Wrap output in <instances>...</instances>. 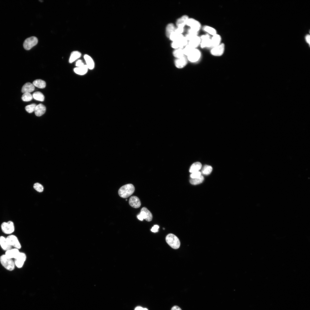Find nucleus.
Returning a JSON list of instances; mask_svg holds the SVG:
<instances>
[{"label": "nucleus", "instance_id": "43", "mask_svg": "<svg viewBox=\"0 0 310 310\" xmlns=\"http://www.w3.org/2000/svg\"><path fill=\"white\" fill-rule=\"evenodd\" d=\"M159 228V226L157 225H155L152 227L151 230L153 232H156L158 231V229Z\"/></svg>", "mask_w": 310, "mask_h": 310}, {"label": "nucleus", "instance_id": "16", "mask_svg": "<svg viewBox=\"0 0 310 310\" xmlns=\"http://www.w3.org/2000/svg\"><path fill=\"white\" fill-rule=\"evenodd\" d=\"M20 252L18 249L16 248L10 249L7 251L5 255L9 258L15 259L18 255Z\"/></svg>", "mask_w": 310, "mask_h": 310}, {"label": "nucleus", "instance_id": "33", "mask_svg": "<svg viewBox=\"0 0 310 310\" xmlns=\"http://www.w3.org/2000/svg\"><path fill=\"white\" fill-rule=\"evenodd\" d=\"M212 170V168L211 166L205 165L202 168V173L204 175H208L211 173Z\"/></svg>", "mask_w": 310, "mask_h": 310}, {"label": "nucleus", "instance_id": "21", "mask_svg": "<svg viewBox=\"0 0 310 310\" xmlns=\"http://www.w3.org/2000/svg\"><path fill=\"white\" fill-rule=\"evenodd\" d=\"M211 39L212 47L218 46L221 43V37L217 33L212 36Z\"/></svg>", "mask_w": 310, "mask_h": 310}, {"label": "nucleus", "instance_id": "2", "mask_svg": "<svg viewBox=\"0 0 310 310\" xmlns=\"http://www.w3.org/2000/svg\"><path fill=\"white\" fill-rule=\"evenodd\" d=\"M166 240L168 244L174 249H177L180 246V242L179 238L173 234H168L166 237Z\"/></svg>", "mask_w": 310, "mask_h": 310}, {"label": "nucleus", "instance_id": "12", "mask_svg": "<svg viewBox=\"0 0 310 310\" xmlns=\"http://www.w3.org/2000/svg\"><path fill=\"white\" fill-rule=\"evenodd\" d=\"M26 254L20 252L18 257L15 259L14 263L17 267L19 268H22L26 259Z\"/></svg>", "mask_w": 310, "mask_h": 310}, {"label": "nucleus", "instance_id": "1", "mask_svg": "<svg viewBox=\"0 0 310 310\" xmlns=\"http://www.w3.org/2000/svg\"><path fill=\"white\" fill-rule=\"evenodd\" d=\"M135 190V187L133 184H127L122 186L119 188L118 194L121 197L126 198L132 195Z\"/></svg>", "mask_w": 310, "mask_h": 310}, {"label": "nucleus", "instance_id": "14", "mask_svg": "<svg viewBox=\"0 0 310 310\" xmlns=\"http://www.w3.org/2000/svg\"><path fill=\"white\" fill-rule=\"evenodd\" d=\"M129 204L131 207L136 208H139L141 205L140 199L135 196H132L130 198Z\"/></svg>", "mask_w": 310, "mask_h": 310}, {"label": "nucleus", "instance_id": "23", "mask_svg": "<svg viewBox=\"0 0 310 310\" xmlns=\"http://www.w3.org/2000/svg\"><path fill=\"white\" fill-rule=\"evenodd\" d=\"M88 69L87 65H84L82 67L75 68L73 70L76 74L80 75H83L87 73Z\"/></svg>", "mask_w": 310, "mask_h": 310}, {"label": "nucleus", "instance_id": "24", "mask_svg": "<svg viewBox=\"0 0 310 310\" xmlns=\"http://www.w3.org/2000/svg\"><path fill=\"white\" fill-rule=\"evenodd\" d=\"M203 30L210 35L212 36L217 34L216 30L213 27L208 25L204 26L203 27Z\"/></svg>", "mask_w": 310, "mask_h": 310}, {"label": "nucleus", "instance_id": "9", "mask_svg": "<svg viewBox=\"0 0 310 310\" xmlns=\"http://www.w3.org/2000/svg\"><path fill=\"white\" fill-rule=\"evenodd\" d=\"M200 37L201 39L200 46L201 48L212 47L210 35L206 34H203Z\"/></svg>", "mask_w": 310, "mask_h": 310}, {"label": "nucleus", "instance_id": "30", "mask_svg": "<svg viewBox=\"0 0 310 310\" xmlns=\"http://www.w3.org/2000/svg\"><path fill=\"white\" fill-rule=\"evenodd\" d=\"M32 96L33 98L36 100L41 101H43L44 100V96L43 94L40 92L38 91L34 92Z\"/></svg>", "mask_w": 310, "mask_h": 310}, {"label": "nucleus", "instance_id": "40", "mask_svg": "<svg viewBox=\"0 0 310 310\" xmlns=\"http://www.w3.org/2000/svg\"><path fill=\"white\" fill-rule=\"evenodd\" d=\"M184 29L183 28L177 27L176 28L175 32L179 34H182L184 32Z\"/></svg>", "mask_w": 310, "mask_h": 310}, {"label": "nucleus", "instance_id": "20", "mask_svg": "<svg viewBox=\"0 0 310 310\" xmlns=\"http://www.w3.org/2000/svg\"><path fill=\"white\" fill-rule=\"evenodd\" d=\"M189 18V17L187 16L184 15L178 19L176 22L177 27L184 28Z\"/></svg>", "mask_w": 310, "mask_h": 310}, {"label": "nucleus", "instance_id": "17", "mask_svg": "<svg viewBox=\"0 0 310 310\" xmlns=\"http://www.w3.org/2000/svg\"><path fill=\"white\" fill-rule=\"evenodd\" d=\"M84 58L85 61L86 65L88 69L92 70L95 67V63L92 58L87 54H85L84 56Z\"/></svg>", "mask_w": 310, "mask_h": 310}, {"label": "nucleus", "instance_id": "44", "mask_svg": "<svg viewBox=\"0 0 310 310\" xmlns=\"http://www.w3.org/2000/svg\"><path fill=\"white\" fill-rule=\"evenodd\" d=\"M305 42L309 44V46L310 44V36L309 34H306L305 36Z\"/></svg>", "mask_w": 310, "mask_h": 310}, {"label": "nucleus", "instance_id": "13", "mask_svg": "<svg viewBox=\"0 0 310 310\" xmlns=\"http://www.w3.org/2000/svg\"><path fill=\"white\" fill-rule=\"evenodd\" d=\"M188 60L186 56H184L177 59L175 61V64L178 68H181L187 64Z\"/></svg>", "mask_w": 310, "mask_h": 310}, {"label": "nucleus", "instance_id": "42", "mask_svg": "<svg viewBox=\"0 0 310 310\" xmlns=\"http://www.w3.org/2000/svg\"><path fill=\"white\" fill-rule=\"evenodd\" d=\"M85 64L81 60H78L76 62L75 65L77 67H79L84 66Z\"/></svg>", "mask_w": 310, "mask_h": 310}, {"label": "nucleus", "instance_id": "15", "mask_svg": "<svg viewBox=\"0 0 310 310\" xmlns=\"http://www.w3.org/2000/svg\"><path fill=\"white\" fill-rule=\"evenodd\" d=\"M201 42L200 37L196 35L193 37L188 42V44L194 48H197L200 46Z\"/></svg>", "mask_w": 310, "mask_h": 310}, {"label": "nucleus", "instance_id": "37", "mask_svg": "<svg viewBox=\"0 0 310 310\" xmlns=\"http://www.w3.org/2000/svg\"><path fill=\"white\" fill-rule=\"evenodd\" d=\"M33 187L36 191L39 192H42L43 190V187L40 184L36 183L34 184Z\"/></svg>", "mask_w": 310, "mask_h": 310}, {"label": "nucleus", "instance_id": "34", "mask_svg": "<svg viewBox=\"0 0 310 310\" xmlns=\"http://www.w3.org/2000/svg\"><path fill=\"white\" fill-rule=\"evenodd\" d=\"M33 98L32 95L29 93H24L22 96V99L24 101L28 102L31 100Z\"/></svg>", "mask_w": 310, "mask_h": 310}, {"label": "nucleus", "instance_id": "8", "mask_svg": "<svg viewBox=\"0 0 310 310\" xmlns=\"http://www.w3.org/2000/svg\"><path fill=\"white\" fill-rule=\"evenodd\" d=\"M38 42V40L36 37L31 36L25 40L23 43V46L25 49L28 50L36 45Z\"/></svg>", "mask_w": 310, "mask_h": 310}, {"label": "nucleus", "instance_id": "35", "mask_svg": "<svg viewBox=\"0 0 310 310\" xmlns=\"http://www.w3.org/2000/svg\"><path fill=\"white\" fill-rule=\"evenodd\" d=\"M194 49L195 48H193L188 44H187L183 49L184 55L187 57Z\"/></svg>", "mask_w": 310, "mask_h": 310}, {"label": "nucleus", "instance_id": "10", "mask_svg": "<svg viewBox=\"0 0 310 310\" xmlns=\"http://www.w3.org/2000/svg\"><path fill=\"white\" fill-rule=\"evenodd\" d=\"M186 25L198 32H199L202 27L200 22L193 18H189L186 22Z\"/></svg>", "mask_w": 310, "mask_h": 310}, {"label": "nucleus", "instance_id": "5", "mask_svg": "<svg viewBox=\"0 0 310 310\" xmlns=\"http://www.w3.org/2000/svg\"><path fill=\"white\" fill-rule=\"evenodd\" d=\"M202 56L201 52L197 48L194 49L187 56L188 60L192 63L198 61Z\"/></svg>", "mask_w": 310, "mask_h": 310}, {"label": "nucleus", "instance_id": "31", "mask_svg": "<svg viewBox=\"0 0 310 310\" xmlns=\"http://www.w3.org/2000/svg\"><path fill=\"white\" fill-rule=\"evenodd\" d=\"M183 36V34H178L174 31L171 34L169 38L173 42L178 40Z\"/></svg>", "mask_w": 310, "mask_h": 310}, {"label": "nucleus", "instance_id": "36", "mask_svg": "<svg viewBox=\"0 0 310 310\" xmlns=\"http://www.w3.org/2000/svg\"><path fill=\"white\" fill-rule=\"evenodd\" d=\"M36 105L35 104H32L26 106L25 108L26 111L29 113H31L34 111Z\"/></svg>", "mask_w": 310, "mask_h": 310}, {"label": "nucleus", "instance_id": "3", "mask_svg": "<svg viewBox=\"0 0 310 310\" xmlns=\"http://www.w3.org/2000/svg\"><path fill=\"white\" fill-rule=\"evenodd\" d=\"M0 261L2 265L7 270L12 271L14 269V262L12 259L7 257L5 255L1 256Z\"/></svg>", "mask_w": 310, "mask_h": 310}, {"label": "nucleus", "instance_id": "45", "mask_svg": "<svg viewBox=\"0 0 310 310\" xmlns=\"http://www.w3.org/2000/svg\"><path fill=\"white\" fill-rule=\"evenodd\" d=\"M134 310H148L146 308H143L140 306H138L136 307Z\"/></svg>", "mask_w": 310, "mask_h": 310}, {"label": "nucleus", "instance_id": "27", "mask_svg": "<svg viewBox=\"0 0 310 310\" xmlns=\"http://www.w3.org/2000/svg\"><path fill=\"white\" fill-rule=\"evenodd\" d=\"M32 84L34 86L40 88H44L46 86L45 82L41 79H37L34 80Z\"/></svg>", "mask_w": 310, "mask_h": 310}, {"label": "nucleus", "instance_id": "32", "mask_svg": "<svg viewBox=\"0 0 310 310\" xmlns=\"http://www.w3.org/2000/svg\"><path fill=\"white\" fill-rule=\"evenodd\" d=\"M173 56L177 58L181 57L184 55L183 49L178 48L174 51L173 52Z\"/></svg>", "mask_w": 310, "mask_h": 310}, {"label": "nucleus", "instance_id": "38", "mask_svg": "<svg viewBox=\"0 0 310 310\" xmlns=\"http://www.w3.org/2000/svg\"><path fill=\"white\" fill-rule=\"evenodd\" d=\"M201 173L199 171L193 172L191 174L190 177L191 179L197 178L199 177L201 175Z\"/></svg>", "mask_w": 310, "mask_h": 310}, {"label": "nucleus", "instance_id": "25", "mask_svg": "<svg viewBox=\"0 0 310 310\" xmlns=\"http://www.w3.org/2000/svg\"><path fill=\"white\" fill-rule=\"evenodd\" d=\"M81 56V53L77 51H75L72 52L70 55L69 59V62L71 63L75 60L79 58Z\"/></svg>", "mask_w": 310, "mask_h": 310}, {"label": "nucleus", "instance_id": "22", "mask_svg": "<svg viewBox=\"0 0 310 310\" xmlns=\"http://www.w3.org/2000/svg\"><path fill=\"white\" fill-rule=\"evenodd\" d=\"M0 245L2 249L6 251L11 249V247L6 239L2 236L0 237Z\"/></svg>", "mask_w": 310, "mask_h": 310}, {"label": "nucleus", "instance_id": "6", "mask_svg": "<svg viewBox=\"0 0 310 310\" xmlns=\"http://www.w3.org/2000/svg\"><path fill=\"white\" fill-rule=\"evenodd\" d=\"M1 228L3 232L6 234H11L15 230L13 222L11 221L3 222L1 225Z\"/></svg>", "mask_w": 310, "mask_h": 310}, {"label": "nucleus", "instance_id": "29", "mask_svg": "<svg viewBox=\"0 0 310 310\" xmlns=\"http://www.w3.org/2000/svg\"><path fill=\"white\" fill-rule=\"evenodd\" d=\"M204 179V177L201 175L199 177L197 178H191L189 180V182L192 185H197L202 183Z\"/></svg>", "mask_w": 310, "mask_h": 310}, {"label": "nucleus", "instance_id": "46", "mask_svg": "<svg viewBox=\"0 0 310 310\" xmlns=\"http://www.w3.org/2000/svg\"><path fill=\"white\" fill-rule=\"evenodd\" d=\"M171 310H182L181 308L177 306H174L173 307Z\"/></svg>", "mask_w": 310, "mask_h": 310}, {"label": "nucleus", "instance_id": "4", "mask_svg": "<svg viewBox=\"0 0 310 310\" xmlns=\"http://www.w3.org/2000/svg\"><path fill=\"white\" fill-rule=\"evenodd\" d=\"M137 218L141 221L145 219L146 221L150 222L152 219V215L150 212L145 207L142 208L140 213L137 216Z\"/></svg>", "mask_w": 310, "mask_h": 310}, {"label": "nucleus", "instance_id": "26", "mask_svg": "<svg viewBox=\"0 0 310 310\" xmlns=\"http://www.w3.org/2000/svg\"><path fill=\"white\" fill-rule=\"evenodd\" d=\"M202 166V164L200 162H194L191 166L189 169V171L191 173L198 171L201 169Z\"/></svg>", "mask_w": 310, "mask_h": 310}, {"label": "nucleus", "instance_id": "41", "mask_svg": "<svg viewBox=\"0 0 310 310\" xmlns=\"http://www.w3.org/2000/svg\"><path fill=\"white\" fill-rule=\"evenodd\" d=\"M172 47L175 49L179 48V46L178 42L177 41L172 42L171 44Z\"/></svg>", "mask_w": 310, "mask_h": 310}, {"label": "nucleus", "instance_id": "19", "mask_svg": "<svg viewBox=\"0 0 310 310\" xmlns=\"http://www.w3.org/2000/svg\"><path fill=\"white\" fill-rule=\"evenodd\" d=\"M35 89V86L32 84L30 82L25 83L22 86L21 91L22 93L31 92L33 91Z\"/></svg>", "mask_w": 310, "mask_h": 310}, {"label": "nucleus", "instance_id": "18", "mask_svg": "<svg viewBox=\"0 0 310 310\" xmlns=\"http://www.w3.org/2000/svg\"><path fill=\"white\" fill-rule=\"evenodd\" d=\"M46 111L45 106L42 104H40L36 105L35 111V115L38 117H40L44 114Z\"/></svg>", "mask_w": 310, "mask_h": 310}, {"label": "nucleus", "instance_id": "28", "mask_svg": "<svg viewBox=\"0 0 310 310\" xmlns=\"http://www.w3.org/2000/svg\"><path fill=\"white\" fill-rule=\"evenodd\" d=\"M176 28L175 25L172 23H170L167 25L166 28V36L168 38L173 32L175 31Z\"/></svg>", "mask_w": 310, "mask_h": 310}, {"label": "nucleus", "instance_id": "11", "mask_svg": "<svg viewBox=\"0 0 310 310\" xmlns=\"http://www.w3.org/2000/svg\"><path fill=\"white\" fill-rule=\"evenodd\" d=\"M6 239L9 244L16 248L19 249L21 248V246L17 237L14 235H10L6 238Z\"/></svg>", "mask_w": 310, "mask_h": 310}, {"label": "nucleus", "instance_id": "7", "mask_svg": "<svg viewBox=\"0 0 310 310\" xmlns=\"http://www.w3.org/2000/svg\"><path fill=\"white\" fill-rule=\"evenodd\" d=\"M225 46L224 43H221L219 45L212 47L210 50L211 54L215 56H220L224 53Z\"/></svg>", "mask_w": 310, "mask_h": 310}, {"label": "nucleus", "instance_id": "39", "mask_svg": "<svg viewBox=\"0 0 310 310\" xmlns=\"http://www.w3.org/2000/svg\"><path fill=\"white\" fill-rule=\"evenodd\" d=\"M187 34L194 35H198L199 32L191 28H189L187 31Z\"/></svg>", "mask_w": 310, "mask_h": 310}]
</instances>
